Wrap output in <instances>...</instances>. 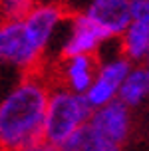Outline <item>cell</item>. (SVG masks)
<instances>
[{
  "label": "cell",
  "instance_id": "obj_1",
  "mask_svg": "<svg viewBox=\"0 0 149 151\" xmlns=\"http://www.w3.org/2000/svg\"><path fill=\"white\" fill-rule=\"evenodd\" d=\"M50 86L42 76L26 74L0 96V151H20L42 141Z\"/></svg>",
  "mask_w": 149,
  "mask_h": 151
},
{
  "label": "cell",
  "instance_id": "obj_2",
  "mask_svg": "<svg viewBox=\"0 0 149 151\" xmlns=\"http://www.w3.org/2000/svg\"><path fill=\"white\" fill-rule=\"evenodd\" d=\"M91 111L94 109L80 93H74L60 86L56 90H50L44 115L42 141L58 151L74 133H78L89 123Z\"/></svg>",
  "mask_w": 149,
  "mask_h": 151
},
{
  "label": "cell",
  "instance_id": "obj_3",
  "mask_svg": "<svg viewBox=\"0 0 149 151\" xmlns=\"http://www.w3.org/2000/svg\"><path fill=\"white\" fill-rule=\"evenodd\" d=\"M42 56L32 48L22 20H0V68L18 74H36Z\"/></svg>",
  "mask_w": 149,
  "mask_h": 151
},
{
  "label": "cell",
  "instance_id": "obj_4",
  "mask_svg": "<svg viewBox=\"0 0 149 151\" xmlns=\"http://www.w3.org/2000/svg\"><path fill=\"white\" fill-rule=\"evenodd\" d=\"M68 16H70L68 10L60 2L42 0V2H36L32 12L22 20L24 32L28 36L30 44L42 58L48 52V48L52 46L54 38H56L58 30L64 26Z\"/></svg>",
  "mask_w": 149,
  "mask_h": 151
},
{
  "label": "cell",
  "instance_id": "obj_5",
  "mask_svg": "<svg viewBox=\"0 0 149 151\" xmlns=\"http://www.w3.org/2000/svg\"><path fill=\"white\" fill-rule=\"evenodd\" d=\"M66 36L60 46V60L70 56H96L97 50L112 36L97 26L88 14L76 12L66 20Z\"/></svg>",
  "mask_w": 149,
  "mask_h": 151
},
{
  "label": "cell",
  "instance_id": "obj_6",
  "mask_svg": "<svg viewBox=\"0 0 149 151\" xmlns=\"http://www.w3.org/2000/svg\"><path fill=\"white\" fill-rule=\"evenodd\" d=\"M131 66L133 64L125 60L123 56H115L109 60L97 62L96 78L89 86V90L83 93V98L91 109H99V107L117 99V91L125 80V76L129 74Z\"/></svg>",
  "mask_w": 149,
  "mask_h": 151
},
{
  "label": "cell",
  "instance_id": "obj_7",
  "mask_svg": "<svg viewBox=\"0 0 149 151\" xmlns=\"http://www.w3.org/2000/svg\"><path fill=\"white\" fill-rule=\"evenodd\" d=\"M88 125L101 137H105L107 141L121 145L129 137V129H131L129 107L123 106L119 99H115L99 109H94Z\"/></svg>",
  "mask_w": 149,
  "mask_h": 151
},
{
  "label": "cell",
  "instance_id": "obj_8",
  "mask_svg": "<svg viewBox=\"0 0 149 151\" xmlns=\"http://www.w3.org/2000/svg\"><path fill=\"white\" fill-rule=\"evenodd\" d=\"M97 26H101L112 38H119L129 22V0H89L82 10Z\"/></svg>",
  "mask_w": 149,
  "mask_h": 151
},
{
  "label": "cell",
  "instance_id": "obj_9",
  "mask_svg": "<svg viewBox=\"0 0 149 151\" xmlns=\"http://www.w3.org/2000/svg\"><path fill=\"white\" fill-rule=\"evenodd\" d=\"M97 72V58L96 56H70L60 60V88L83 96Z\"/></svg>",
  "mask_w": 149,
  "mask_h": 151
},
{
  "label": "cell",
  "instance_id": "obj_10",
  "mask_svg": "<svg viewBox=\"0 0 149 151\" xmlns=\"http://www.w3.org/2000/svg\"><path fill=\"white\" fill-rule=\"evenodd\" d=\"M119 48L123 58L133 66L143 64L149 54V26L141 22H129V26L119 36Z\"/></svg>",
  "mask_w": 149,
  "mask_h": 151
},
{
  "label": "cell",
  "instance_id": "obj_11",
  "mask_svg": "<svg viewBox=\"0 0 149 151\" xmlns=\"http://www.w3.org/2000/svg\"><path fill=\"white\" fill-rule=\"evenodd\" d=\"M147 96H149V72L143 68V64L131 66L129 74L125 76V80L117 91V99L131 109V107L139 106Z\"/></svg>",
  "mask_w": 149,
  "mask_h": 151
},
{
  "label": "cell",
  "instance_id": "obj_12",
  "mask_svg": "<svg viewBox=\"0 0 149 151\" xmlns=\"http://www.w3.org/2000/svg\"><path fill=\"white\" fill-rule=\"evenodd\" d=\"M58 151H121V145L107 141L89 125H86L78 133H74Z\"/></svg>",
  "mask_w": 149,
  "mask_h": 151
},
{
  "label": "cell",
  "instance_id": "obj_13",
  "mask_svg": "<svg viewBox=\"0 0 149 151\" xmlns=\"http://www.w3.org/2000/svg\"><path fill=\"white\" fill-rule=\"evenodd\" d=\"M38 0H0V20H24Z\"/></svg>",
  "mask_w": 149,
  "mask_h": 151
},
{
  "label": "cell",
  "instance_id": "obj_14",
  "mask_svg": "<svg viewBox=\"0 0 149 151\" xmlns=\"http://www.w3.org/2000/svg\"><path fill=\"white\" fill-rule=\"evenodd\" d=\"M131 22H141L149 26V0H129Z\"/></svg>",
  "mask_w": 149,
  "mask_h": 151
},
{
  "label": "cell",
  "instance_id": "obj_15",
  "mask_svg": "<svg viewBox=\"0 0 149 151\" xmlns=\"http://www.w3.org/2000/svg\"><path fill=\"white\" fill-rule=\"evenodd\" d=\"M20 151H56V149H54V147H50V145H46L44 141H40V143L30 145V147H26V149H20Z\"/></svg>",
  "mask_w": 149,
  "mask_h": 151
},
{
  "label": "cell",
  "instance_id": "obj_16",
  "mask_svg": "<svg viewBox=\"0 0 149 151\" xmlns=\"http://www.w3.org/2000/svg\"><path fill=\"white\" fill-rule=\"evenodd\" d=\"M143 68L149 72V54H147V58H145V62H143Z\"/></svg>",
  "mask_w": 149,
  "mask_h": 151
}]
</instances>
